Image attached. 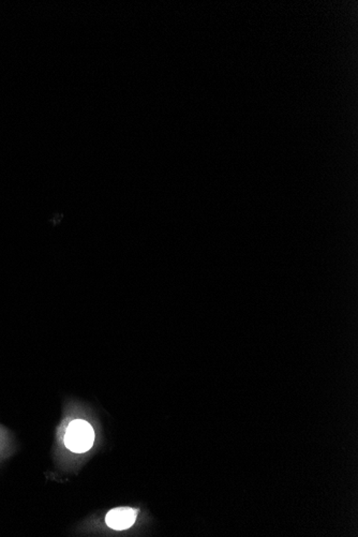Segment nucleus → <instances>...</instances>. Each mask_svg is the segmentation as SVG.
<instances>
[{"label":"nucleus","instance_id":"f257e3e1","mask_svg":"<svg viewBox=\"0 0 358 537\" xmlns=\"http://www.w3.org/2000/svg\"><path fill=\"white\" fill-rule=\"evenodd\" d=\"M94 428L90 423L83 420L71 422L65 434V444L71 452L83 454L88 452L94 443Z\"/></svg>","mask_w":358,"mask_h":537},{"label":"nucleus","instance_id":"f03ea898","mask_svg":"<svg viewBox=\"0 0 358 537\" xmlns=\"http://www.w3.org/2000/svg\"><path fill=\"white\" fill-rule=\"evenodd\" d=\"M139 509L119 507L111 509L106 514L105 522L109 528L116 531L127 530L135 525Z\"/></svg>","mask_w":358,"mask_h":537}]
</instances>
